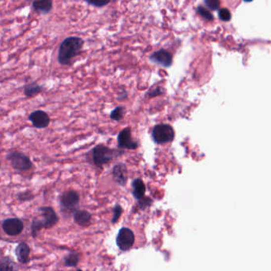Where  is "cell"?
Returning a JSON list of instances; mask_svg holds the SVG:
<instances>
[{
  "mask_svg": "<svg viewBox=\"0 0 271 271\" xmlns=\"http://www.w3.org/2000/svg\"><path fill=\"white\" fill-rule=\"evenodd\" d=\"M84 45V39L77 36H71L64 39L57 53L58 63L61 66H71L76 57L81 53Z\"/></svg>",
  "mask_w": 271,
  "mask_h": 271,
  "instance_id": "cell-1",
  "label": "cell"
},
{
  "mask_svg": "<svg viewBox=\"0 0 271 271\" xmlns=\"http://www.w3.org/2000/svg\"><path fill=\"white\" fill-rule=\"evenodd\" d=\"M41 218L36 216L32 220L31 225V234L36 238L42 229H50L59 222V217L51 206H42L39 208Z\"/></svg>",
  "mask_w": 271,
  "mask_h": 271,
  "instance_id": "cell-2",
  "label": "cell"
},
{
  "mask_svg": "<svg viewBox=\"0 0 271 271\" xmlns=\"http://www.w3.org/2000/svg\"><path fill=\"white\" fill-rule=\"evenodd\" d=\"M79 194L74 190H66L59 196L60 211L66 217L73 216L79 209Z\"/></svg>",
  "mask_w": 271,
  "mask_h": 271,
  "instance_id": "cell-3",
  "label": "cell"
},
{
  "mask_svg": "<svg viewBox=\"0 0 271 271\" xmlns=\"http://www.w3.org/2000/svg\"><path fill=\"white\" fill-rule=\"evenodd\" d=\"M116 150L112 149L104 144H99L94 147L91 151L92 161L96 167H103V165L109 163L115 157L118 155Z\"/></svg>",
  "mask_w": 271,
  "mask_h": 271,
  "instance_id": "cell-4",
  "label": "cell"
},
{
  "mask_svg": "<svg viewBox=\"0 0 271 271\" xmlns=\"http://www.w3.org/2000/svg\"><path fill=\"white\" fill-rule=\"evenodd\" d=\"M6 160H8L13 169L17 171H28L31 170L34 166L31 159L23 152L12 151L6 155Z\"/></svg>",
  "mask_w": 271,
  "mask_h": 271,
  "instance_id": "cell-5",
  "label": "cell"
},
{
  "mask_svg": "<svg viewBox=\"0 0 271 271\" xmlns=\"http://www.w3.org/2000/svg\"><path fill=\"white\" fill-rule=\"evenodd\" d=\"M152 139L156 144H165L173 142L175 138V132L170 125H156L152 131Z\"/></svg>",
  "mask_w": 271,
  "mask_h": 271,
  "instance_id": "cell-6",
  "label": "cell"
},
{
  "mask_svg": "<svg viewBox=\"0 0 271 271\" xmlns=\"http://www.w3.org/2000/svg\"><path fill=\"white\" fill-rule=\"evenodd\" d=\"M2 230L8 236H18L24 230V222L20 218H8L2 222Z\"/></svg>",
  "mask_w": 271,
  "mask_h": 271,
  "instance_id": "cell-7",
  "label": "cell"
},
{
  "mask_svg": "<svg viewBox=\"0 0 271 271\" xmlns=\"http://www.w3.org/2000/svg\"><path fill=\"white\" fill-rule=\"evenodd\" d=\"M135 234L128 228H122L118 231L116 237V244L121 251H128L135 243Z\"/></svg>",
  "mask_w": 271,
  "mask_h": 271,
  "instance_id": "cell-8",
  "label": "cell"
},
{
  "mask_svg": "<svg viewBox=\"0 0 271 271\" xmlns=\"http://www.w3.org/2000/svg\"><path fill=\"white\" fill-rule=\"evenodd\" d=\"M34 127L37 129H45L49 126L50 123V118L49 115L41 110L35 111L31 113L28 117Z\"/></svg>",
  "mask_w": 271,
  "mask_h": 271,
  "instance_id": "cell-9",
  "label": "cell"
},
{
  "mask_svg": "<svg viewBox=\"0 0 271 271\" xmlns=\"http://www.w3.org/2000/svg\"><path fill=\"white\" fill-rule=\"evenodd\" d=\"M118 146L119 148L127 150H135L139 144L133 139L130 127L123 129L118 135Z\"/></svg>",
  "mask_w": 271,
  "mask_h": 271,
  "instance_id": "cell-10",
  "label": "cell"
},
{
  "mask_svg": "<svg viewBox=\"0 0 271 271\" xmlns=\"http://www.w3.org/2000/svg\"><path fill=\"white\" fill-rule=\"evenodd\" d=\"M153 63L164 68H169L173 63V56L165 49H159L150 57Z\"/></svg>",
  "mask_w": 271,
  "mask_h": 271,
  "instance_id": "cell-11",
  "label": "cell"
},
{
  "mask_svg": "<svg viewBox=\"0 0 271 271\" xmlns=\"http://www.w3.org/2000/svg\"><path fill=\"white\" fill-rule=\"evenodd\" d=\"M31 251V247L27 243L22 242L17 245V247L14 250V254H15L18 262L23 265L27 264L30 262Z\"/></svg>",
  "mask_w": 271,
  "mask_h": 271,
  "instance_id": "cell-12",
  "label": "cell"
},
{
  "mask_svg": "<svg viewBox=\"0 0 271 271\" xmlns=\"http://www.w3.org/2000/svg\"><path fill=\"white\" fill-rule=\"evenodd\" d=\"M113 175L115 181L121 186H124L127 182V168L123 163L115 165L113 169Z\"/></svg>",
  "mask_w": 271,
  "mask_h": 271,
  "instance_id": "cell-13",
  "label": "cell"
},
{
  "mask_svg": "<svg viewBox=\"0 0 271 271\" xmlns=\"http://www.w3.org/2000/svg\"><path fill=\"white\" fill-rule=\"evenodd\" d=\"M73 216H74V222L79 227L87 228L90 226L92 222V215L88 211L77 209L74 212Z\"/></svg>",
  "mask_w": 271,
  "mask_h": 271,
  "instance_id": "cell-14",
  "label": "cell"
},
{
  "mask_svg": "<svg viewBox=\"0 0 271 271\" xmlns=\"http://www.w3.org/2000/svg\"><path fill=\"white\" fill-rule=\"evenodd\" d=\"M53 4L51 0H38L32 2V7L35 11L39 14H47L51 11Z\"/></svg>",
  "mask_w": 271,
  "mask_h": 271,
  "instance_id": "cell-15",
  "label": "cell"
},
{
  "mask_svg": "<svg viewBox=\"0 0 271 271\" xmlns=\"http://www.w3.org/2000/svg\"><path fill=\"white\" fill-rule=\"evenodd\" d=\"M0 271H19V267L10 256H3L0 259Z\"/></svg>",
  "mask_w": 271,
  "mask_h": 271,
  "instance_id": "cell-16",
  "label": "cell"
},
{
  "mask_svg": "<svg viewBox=\"0 0 271 271\" xmlns=\"http://www.w3.org/2000/svg\"><path fill=\"white\" fill-rule=\"evenodd\" d=\"M132 194L136 200H141L145 196L146 186L144 182L139 178L134 180L132 182Z\"/></svg>",
  "mask_w": 271,
  "mask_h": 271,
  "instance_id": "cell-17",
  "label": "cell"
},
{
  "mask_svg": "<svg viewBox=\"0 0 271 271\" xmlns=\"http://www.w3.org/2000/svg\"><path fill=\"white\" fill-rule=\"evenodd\" d=\"M43 90H44L43 86L37 84L36 82H32V83H30V84L25 86L24 89H23V94L28 98H31V97H35V96H37L38 95L41 93Z\"/></svg>",
  "mask_w": 271,
  "mask_h": 271,
  "instance_id": "cell-18",
  "label": "cell"
},
{
  "mask_svg": "<svg viewBox=\"0 0 271 271\" xmlns=\"http://www.w3.org/2000/svg\"><path fill=\"white\" fill-rule=\"evenodd\" d=\"M80 260V256L77 252L72 251L64 258V265L67 267H77Z\"/></svg>",
  "mask_w": 271,
  "mask_h": 271,
  "instance_id": "cell-19",
  "label": "cell"
},
{
  "mask_svg": "<svg viewBox=\"0 0 271 271\" xmlns=\"http://www.w3.org/2000/svg\"><path fill=\"white\" fill-rule=\"evenodd\" d=\"M125 108L122 107H117L116 109L111 113L110 117L113 120L120 121L122 120L125 114Z\"/></svg>",
  "mask_w": 271,
  "mask_h": 271,
  "instance_id": "cell-20",
  "label": "cell"
},
{
  "mask_svg": "<svg viewBox=\"0 0 271 271\" xmlns=\"http://www.w3.org/2000/svg\"><path fill=\"white\" fill-rule=\"evenodd\" d=\"M196 10H197L198 14H200V16H201L202 18H204L206 20L212 21L214 19L213 14H212L209 10H208V9L205 8V7H204L203 6H200H200H198Z\"/></svg>",
  "mask_w": 271,
  "mask_h": 271,
  "instance_id": "cell-21",
  "label": "cell"
},
{
  "mask_svg": "<svg viewBox=\"0 0 271 271\" xmlns=\"http://www.w3.org/2000/svg\"><path fill=\"white\" fill-rule=\"evenodd\" d=\"M17 199H18L19 201L22 202L31 201V200H32L34 199L33 193L29 191V190L24 191V192L19 193V194L17 195Z\"/></svg>",
  "mask_w": 271,
  "mask_h": 271,
  "instance_id": "cell-22",
  "label": "cell"
},
{
  "mask_svg": "<svg viewBox=\"0 0 271 271\" xmlns=\"http://www.w3.org/2000/svg\"><path fill=\"white\" fill-rule=\"evenodd\" d=\"M219 19L223 22H229L232 19V14L229 9L223 8L219 10Z\"/></svg>",
  "mask_w": 271,
  "mask_h": 271,
  "instance_id": "cell-23",
  "label": "cell"
},
{
  "mask_svg": "<svg viewBox=\"0 0 271 271\" xmlns=\"http://www.w3.org/2000/svg\"><path fill=\"white\" fill-rule=\"evenodd\" d=\"M122 207H121L120 205L117 204V205L115 207L114 210H113V220H112L113 224H116V223L118 222V220L120 218V216H122Z\"/></svg>",
  "mask_w": 271,
  "mask_h": 271,
  "instance_id": "cell-24",
  "label": "cell"
},
{
  "mask_svg": "<svg viewBox=\"0 0 271 271\" xmlns=\"http://www.w3.org/2000/svg\"><path fill=\"white\" fill-rule=\"evenodd\" d=\"M204 4L210 10H216L220 8V2L218 0H205Z\"/></svg>",
  "mask_w": 271,
  "mask_h": 271,
  "instance_id": "cell-25",
  "label": "cell"
},
{
  "mask_svg": "<svg viewBox=\"0 0 271 271\" xmlns=\"http://www.w3.org/2000/svg\"><path fill=\"white\" fill-rule=\"evenodd\" d=\"M86 2L89 5H92V6H96V7H103V6H106L107 4L109 3V2H102V1H97V2H92V1H86Z\"/></svg>",
  "mask_w": 271,
  "mask_h": 271,
  "instance_id": "cell-26",
  "label": "cell"
},
{
  "mask_svg": "<svg viewBox=\"0 0 271 271\" xmlns=\"http://www.w3.org/2000/svg\"><path fill=\"white\" fill-rule=\"evenodd\" d=\"M162 93H163V91L161 90V88L157 87V88L154 89L152 92H150V95H151L150 96H157V95H161V94Z\"/></svg>",
  "mask_w": 271,
  "mask_h": 271,
  "instance_id": "cell-27",
  "label": "cell"
},
{
  "mask_svg": "<svg viewBox=\"0 0 271 271\" xmlns=\"http://www.w3.org/2000/svg\"><path fill=\"white\" fill-rule=\"evenodd\" d=\"M77 271H82V270L79 269V270H77Z\"/></svg>",
  "mask_w": 271,
  "mask_h": 271,
  "instance_id": "cell-28",
  "label": "cell"
},
{
  "mask_svg": "<svg viewBox=\"0 0 271 271\" xmlns=\"http://www.w3.org/2000/svg\"><path fill=\"white\" fill-rule=\"evenodd\" d=\"M0 168H1V160H0Z\"/></svg>",
  "mask_w": 271,
  "mask_h": 271,
  "instance_id": "cell-29",
  "label": "cell"
}]
</instances>
